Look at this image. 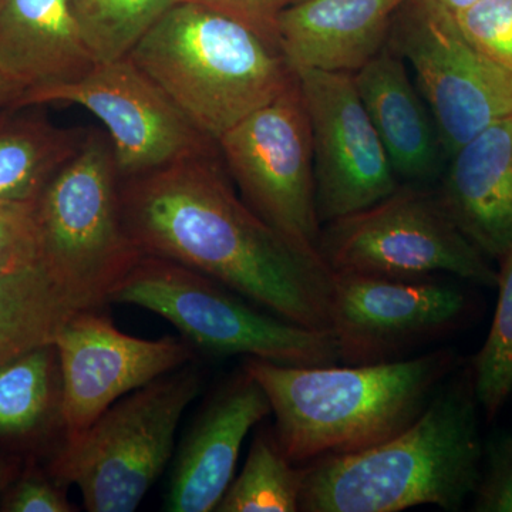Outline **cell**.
I'll return each mask as SVG.
<instances>
[{"label":"cell","instance_id":"25","mask_svg":"<svg viewBox=\"0 0 512 512\" xmlns=\"http://www.w3.org/2000/svg\"><path fill=\"white\" fill-rule=\"evenodd\" d=\"M498 301L483 348L471 362L478 406L493 420L512 393V244L501 256Z\"/></svg>","mask_w":512,"mask_h":512},{"label":"cell","instance_id":"17","mask_svg":"<svg viewBox=\"0 0 512 512\" xmlns=\"http://www.w3.org/2000/svg\"><path fill=\"white\" fill-rule=\"evenodd\" d=\"M352 76L400 184L434 187L447 157L433 114L402 57L386 45Z\"/></svg>","mask_w":512,"mask_h":512},{"label":"cell","instance_id":"9","mask_svg":"<svg viewBox=\"0 0 512 512\" xmlns=\"http://www.w3.org/2000/svg\"><path fill=\"white\" fill-rule=\"evenodd\" d=\"M387 46L412 67L447 160L485 128L512 116V74L468 42L434 0H406Z\"/></svg>","mask_w":512,"mask_h":512},{"label":"cell","instance_id":"11","mask_svg":"<svg viewBox=\"0 0 512 512\" xmlns=\"http://www.w3.org/2000/svg\"><path fill=\"white\" fill-rule=\"evenodd\" d=\"M463 289L434 279L333 274L330 335L340 365L397 362L467 322Z\"/></svg>","mask_w":512,"mask_h":512},{"label":"cell","instance_id":"6","mask_svg":"<svg viewBox=\"0 0 512 512\" xmlns=\"http://www.w3.org/2000/svg\"><path fill=\"white\" fill-rule=\"evenodd\" d=\"M202 387L188 363L134 390L94 421L53 463L57 483L74 484L90 512L136 511L174 451L183 414Z\"/></svg>","mask_w":512,"mask_h":512},{"label":"cell","instance_id":"7","mask_svg":"<svg viewBox=\"0 0 512 512\" xmlns=\"http://www.w3.org/2000/svg\"><path fill=\"white\" fill-rule=\"evenodd\" d=\"M120 181L109 136L87 130L35 201L42 261L97 308L141 256L124 224Z\"/></svg>","mask_w":512,"mask_h":512},{"label":"cell","instance_id":"15","mask_svg":"<svg viewBox=\"0 0 512 512\" xmlns=\"http://www.w3.org/2000/svg\"><path fill=\"white\" fill-rule=\"evenodd\" d=\"M269 414L271 404L264 389L244 367L222 383L178 450L165 510H217L234 480L245 437Z\"/></svg>","mask_w":512,"mask_h":512},{"label":"cell","instance_id":"20","mask_svg":"<svg viewBox=\"0 0 512 512\" xmlns=\"http://www.w3.org/2000/svg\"><path fill=\"white\" fill-rule=\"evenodd\" d=\"M97 308L60 281L45 262L0 274V366L55 342L74 313Z\"/></svg>","mask_w":512,"mask_h":512},{"label":"cell","instance_id":"32","mask_svg":"<svg viewBox=\"0 0 512 512\" xmlns=\"http://www.w3.org/2000/svg\"><path fill=\"white\" fill-rule=\"evenodd\" d=\"M434 2L439 3L441 8L446 9L451 15H458V13L476 5L480 0H434Z\"/></svg>","mask_w":512,"mask_h":512},{"label":"cell","instance_id":"14","mask_svg":"<svg viewBox=\"0 0 512 512\" xmlns=\"http://www.w3.org/2000/svg\"><path fill=\"white\" fill-rule=\"evenodd\" d=\"M53 345L62 372L64 443L82 437L127 394L195 359L187 340L134 338L117 329L101 308L74 313Z\"/></svg>","mask_w":512,"mask_h":512},{"label":"cell","instance_id":"19","mask_svg":"<svg viewBox=\"0 0 512 512\" xmlns=\"http://www.w3.org/2000/svg\"><path fill=\"white\" fill-rule=\"evenodd\" d=\"M96 64L69 0H0V72L25 92L79 82Z\"/></svg>","mask_w":512,"mask_h":512},{"label":"cell","instance_id":"1","mask_svg":"<svg viewBox=\"0 0 512 512\" xmlns=\"http://www.w3.org/2000/svg\"><path fill=\"white\" fill-rule=\"evenodd\" d=\"M120 200L141 255L194 269L289 322L330 333L333 272L245 204L218 144L121 180Z\"/></svg>","mask_w":512,"mask_h":512},{"label":"cell","instance_id":"21","mask_svg":"<svg viewBox=\"0 0 512 512\" xmlns=\"http://www.w3.org/2000/svg\"><path fill=\"white\" fill-rule=\"evenodd\" d=\"M33 106L0 110V201L33 202L87 130L57 127Z\"/></svg>","mask_w":512,"mask_h":512},{"label":"cell","instance_id":"5","mask_svg":"<svg viewBox=\"0 0 512 512\" xmlns=\"http://www.w3.org/2000/svg\"><path fill=\"white\" fill-rule=\"evenodd\" d=\"M109 302L140 306L168 320L191 346L285 366L339 365L332 335L289 322L210 276L141 255Z\"/></svg>","mask_w":512,"mask_h":512},{"label":"cell","instance_id":"31","mask_svg":"<svg viewBox=\"0 0 512 512\" xmlns=\"http://www.w3.org/2000/svg\"><path fill=\"white\" fill-rule=\"evenodd\" d=\"M25 90L0 72V110L16 107Z\"/></svg>","mask_w":512,"mask_h":512},{"label":"cell","instance_id":"24","mask_svg":"<svg viewBox=\"0 0 512 512\" xmlns=\"http://www.w3.org/2000/svg\"><path fill=\"white\" fill-rule=\"evenodd\" d=\"M96 63L130 55L141 37L181 0H69Z\"/></svg>","mask_w":512,"mask_h":512},{"label":"cell","instance_id":"8","mask_svg":"<svg viewBox=\"0 0 512 512\" xmlns=\"http://www.w3.org/2000/svg\"><path fill=\"white\" fill-rule=\"evenodd\" d=\"M318 251L333 274L412 281L447 274L487 288L498 281L490 259L427 185L400 184L365 210L323 225Z\"/></svg>","mask_w":512,"mask_h":512},{"label":"cell","instance_id":"23","mask_svg":"<svg viewBox=\"0 0 512 512\" xmlns=\"http://www.w3.org/2000/svg\"><path fill=\"white\" fill-rule=\"evenodd\" d=\"M303 466L285 456L274 430H259L244 468L229 484L217 512H298Z\"/></svg>","mask_w":512,"mask_h":512},{"label":"cell","instance_id":"22","mask_svg":"<svg viewBox=\"0 0 512 512\" xmlns=\"http://www.w3.org/2000/svg\"><path fill=\"white\" fill-rule=\"evenodd\" d=\"M52 420L63 423V382L50 343L0 366V436H28Z\"/></svg>","mask_w":512,"mask_h":512},{"label":"cell","instance_id":"3","mask_svg":"<svg viewBox=\"0 0 512 512\" xmlns=\"http://www.w3.org/2000/svg\"><path fill=\"white\" fill-rule=\"evenodd\" d=\"M460 366L457 352L439 349L377 365L285 366L245 357L242 367L268 397L285 456L305 466L393 439Z\"/></svg>","mask_w":512,"mask_h":512},{"label":"cell","instance_id":"2","mask_svg":"<svg viewBox=\"0 0 512 512\" xmlns=\"http://www.w3.org/2000/svg\"><path fill=\"white\" fill-rule=\"evenodd\" d=\"M478 407L471 366H460L393 439L305 464L299 511H460L483 476Z\"/></svg>","mask_w":512,"mask_h":512},{"label":"cell","instance_id":"27","mask_svg":"<svg viewBox=\"0 0 512 512\" xmlns=\"http://www.w3.org/2000/svg\"><path fill=\"white\" fill-rule=\"evenodd\" d=\"M42 261L35 201H0V274Z\"/></svg>","mask_w":512,"mask_h":512},{"label":"cell","instance_id":"28","mask_svg":"<svg viewBox=\"0 0 512 512\" xmlns=\"http://www.w3.org/2000/svg\"><path fill=\"white\" fill-rule=\"evenodd\" d=\"M474 511L512 512V436L488 446L483 476L474 494Z\"/></svg>","mask_w":512,"mask_h":512},{"label":"cell","instance_id":"12","mask_svg":"<svg viewBox=\"0 0 512 512\" xmlns=\"http://www.w3.org/2000/svg\"><path fill=\"white\" fill-rule=\"evenodd\" d=\"M49 103L77 104L103 123L120 180L217 147L128 56L97 63L79 82L28 90L16 107Z\"/></svg>","mask_w":512,"mask_h":512},{"label":"cell","instance_id":"18","mask_svg":"<svg viewBox=\"0 0 512 512\" xmlns=\"http://www.w3.org/2000/svg\"><path fill=\"white\" fill-rule=\"evenodd\" d=\"M406 0H303L278 20V45L292 72L353 74L387 45Z\"/></svg>","mask_w":512,"mask_h":512},{"label":"cell","instance_id":"33","mask_svg":"<svg viewBox=\"0 0 512 512\" xmlns=\"http://www.w3.org/2000/svg\"><path fill=\"white\" fill-rule=\"evenodd\" d=\"M10 480H12V470H10L8 464L0 461V495L5 493L6 487H8Z\"/></svg>","mask_w":512,"mask_h":512},{"label":"cell","instance_id":"4","mask_svg":"<svg viewBox=\"0 0 512 512\" xmlns=\"http://www.w3.org/2000/svg\"><path fill=\"white\" fill-rule=\"evenodd\" d=\"M128 59L214 141L296 77L281 50L255 30L190 0L168 9Z\"/></svg>","mask_w":512,"mask_h":512},{"label":"cell","instance_id":"30","mask_svg":"<svg viewBox=\"0 0 512 512\" xmlns=\"http://www.w3.org/2000/svg\"><path fill=\"white\" fill-rule=\"evenodd\" d=\"M57 484L36 476L23 478L6 497L2 510L9 512L77 511Z\"/></svg>","mask_w":512,"mask_h":512},{"label":"cell","instance_id":"13","mask_svg":"<svg viewBox=\"0 0 512 512\" xmlns=\"http://www.w3.org/2000/svg\"><path fill=\"white\" fill-rule=\"evenodd\" d=\"M311 124L320 224L376 204L399 187L350 73L296 72Z\"/></svg>","mask_w":512,"mask_h":512},{"label":"cell","instance_id":"29","mask_svg":"<svg viewBox=\"0 0 512 512\" xmlns=\"http://www.w3.org/2000/svg\"><path fill=\"white\" fill-rule=\"evenodd\" d=\"M231 16L278 47L279 16L303 0H190Z\"/></svg>","mask_w":512,"mask_h":512},{"label":"cell","instance_id":"26","mask_svg":"<svg viewBox=\"0 0 512 512\" xmlns=\"http://www.w3.org/2000/svg\"><path fill=\"white\" fill-rule=\"evenodd\" d=\"M453 16L471 45L512 74V0H480Z\"/></svg>","mask_w":512,"mask_h":512},{"label":"cell","instance_id":"10","mask_svg":"<svg viewBox=\"0 0 512 512\" xmlns=\"http://www.w3.org/2000/svg\"><path fill=\"white\" fill-rule=\"evenodd\" d=\"M217 144L245 204L296 247L319 254L311 124L298 77Z\"/></svg>","mask_w":512,"mask_h":512},{"label":"cell","instance_id":"16","mask_svg":"<svg viewBox=\"0 0 512 512\" xmlns=\"http://www.w3.org/2000/svg\"><path fill=\"white\" fill-rule=\"evenodd\" d=\"M434 190L468 241L500 261L512 244V116L458 148Z\"/></svg>","mask_w":512,"mask_h":512}]
</instances>
